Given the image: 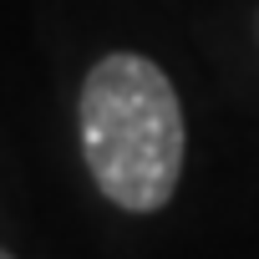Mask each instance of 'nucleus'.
Masks as SVG:
<instances>
[{"label": "nucleus", "mask_w": 259, "mask_h": 259, "mask_svg": "<svg viewBox=\"0 0 259 259\" xmlns=\"http://www.w3.org/2000/svg\"><path fill=\"white\" fill-rule=\"evenodd\" d=\"M76 127L87 173L107 203L122 213H158L173 203L188 158V122L168 71L153 56H102L81 81Z\"/></svg>", "instance_id": "obj_1"}, {"label": "nucleus", "mask_w": 259, "mask_h": 259, "mask_svg": "<svg viewBox=\"0 0 259 259\" xmlns=\"http://www.w3.org/2000/svg\"><path fill=\"white\" fill-rule=\"evenodd\" d=\"M0 259H16V254H11V249H0Z\"/></svg>", "instance_id": "obj_2"}]
</instances>
